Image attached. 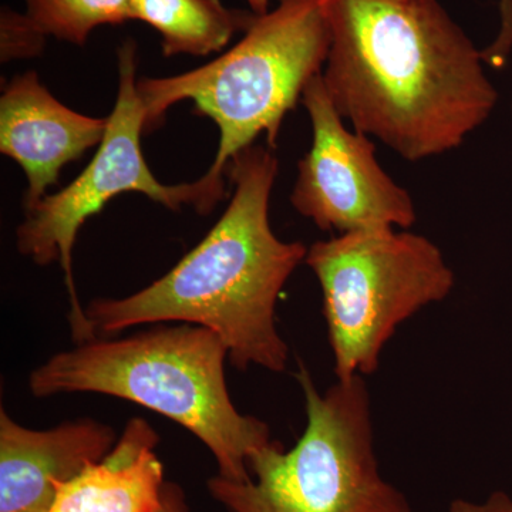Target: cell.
<instances>
[{
	"mask_svg": "<svg viewBox=\"0 0 512 512\" xmlns=\"http://www.w3.org/2000/svg\"><path fill=\"white\" fill-rule=\"evenodd\" d=\"M329 50L322 79L353 130L403 160L463 146L498 92L483 53L439 0H322Z\"/></svg>",
	"mask_w": 512,
	"mask_h": 512,
	"instance_id": "6da1fadb",
	"label": "cell"
},
{
	"mask_svg": "<svg viewBox=\"0 0 512 512\" xmlns=\"http://www.w3.org/2000/svg\"><path fill=\"white\" fill-rule=\"evenodd\" d=\"M227 175L234 197L197 247L140 292L94 299L84 309L94 338L148 323H191L217 333L237 369L284 372L289 350L276 328V302L308 248L272 231L269 200L278 158L269 148L242 151Z\"/></svg>",
	"mask_w": 512,
	"mask_h": 512,
	"instance_id": "7a4b0ae2",
	"label": "cell"
},
{
	"mask_svg": "<svg viewBox=\"0 0 512 512\" xmlns=\"http://www.w3.org/2000/svg\"><path fill=\"white\" fill-rule=\"evenodd\" d=\"M227 359V346L210 329L158 326L57 353L30 373L29 392L37 399L106 394L146 407L201 440L217 461L218 476L244 483L252 480L249 458L274 440L265 421L232 403Z\"/></svg>",
	"mask_w": 512,
	"mask_h": 512,
	"instance_id": "3957f363",
	"label": "cell"
},
{
	"mask_svg": "<svg viewBox=\"0 0 512 512\" xmlns=\"http://www.w3.org/2000/svg\"><path fill=\"white\" fill-rule=\"evenodd\" d=\"M329 42L322 0H279L211 63L178 76L137 80L146 133L163 123L175 103L194 101V113L220 128L217 156L201 178L222 200L224 174L238 154L261 134L276 148L286 114L309 80L322 73Z\"/></svg>",
	"mask_w": 512,
	"mask_h": 512,
	"instance_id": "277c9868",
	"label": "cell"
},
{
	"mask_svg": "<svg viewBox=\"0 0 512 512\" xmlns=\"http://www.w3.org/2000/svg\"><path fill=\"white\" fill-rule=\"evenodd\" d=\"M308 424L285 450L278 441L249 458L252 480L215 476L208 493L228 512H412L406 495L380 476L365 377L320 393L299 363Z\"/></svg>",
	"mask_w": 512,
	"mask_h": 512,
	"instance_id": "5b68a950",
	"label": "cell"
},
{
	"mask_svg": "<svg viewBox=\"0 0 512 512\" xmlns=\"http://www.w3.org/2000/svg\"><path fill=\"white\" fill-rule=\"evenodd\" d=\"M338 380L376 372L396 329L456 285L441 249L396 228L348 232L308 249Z\"/></svg>",
	"mask_w": 512,
	"mask_h": 512,
	"instance_id": "8992f818",
	"label": "cell"
},
{
	"mask_svg": "<svg viewBox=\"0 0 512 512\" xmlns=\"http://www.w3.org/2000/svg\"><path fill=\"white\" fill-rule=\"evenodd\" d=\"M143 134L146 110L137 92L136 45L126 42L119 50L116 106L107 119V131L96 156L73 183L56 194H47L26 210V220L16 231L20 254L37 265L60 262L72 306L70 325L76 345L96 339L80 305L72 268L74 244L84 222L126 192L146 195L173 211L191 205L201 215L210 214L220 202L201 178L190 184H161L141 150Z\"/></svg>",
	"mask_w": 512,
	"mask_h": 512,
	"instance_id": "52a82bcc",
	"label": "cell"
},
{
	"mask_svg": "<svg viewBox=\"0 0 512 512\" xmlns=\"http://www.w3.org/2000/svg\"><path fill=\"white\" fill-rule=\"evenodd\" d=\"M302 104L312 124V146L299 161L293 208L320 231L412 227L416 208L376 157L366 134L350 131L333 106L322 73L306 84Z\"/></svg>",
	"mask_w": 512,
	"mask_h": 512,
	"instance_id": "ba28073f",
	"label": "cell"
},
{
	"mask_svg": "<svg viewBox=\"0 0 512 512\" xmlns=\"http://www.w3.org/2000/svg\"><path fill=\"white\" fill-rule=\"evenodd\" d=\"M106 131L107 119L64 106L35 72L13 77L0 97V151L26 175V210L57 184L64 165L100 146Z\"/></svg>",
	"mask_w": 512,
	"mask_h": 512,
	"instance_id": "9c48e42d",
	"label": "cell"
},
{
	"mask_svg": "<svg viewBox=\"0 0 512 512\" xmlns=\"http://www.w3.org/2000/svg\"><path fill=\"white\" fill-rule=\"evenodd\" d=\"M113 427L93 419L33 430L0 412V512H49L60 487L104 458Z\"/></svg>",
	"mask_w": 512,
	"mask_h": 512,
	"instance_id": "30bf717a",
	"label": "cell"
},
{
	"mask_svg": "<svg viewBox=\"0 0 512 512\" xmlns=\"http://www.w3.org/2000/svg\"><path fill=\"white\" fill-rule=\"evenodd\" d=\"M158 441L146 420H128L104 458L60 487L49 512H158L165 484Z\"/></svg>",
	"mask_w": 512,
	"mask_h": 512,
	"instance_id": "8fae6325",
	"label": "cell"
},
{
	"mask_svg": "<svg viewBox=\"0 0 512 512\" xmlns=\"http://www.w3.org/2000/svg\"><path fill=\"white\" fill-rule=\"evenodd\" d=\"M256 16L221 0H133V20L157 30L165 57L220 52L237 33L247 32Z\"/></svg>",
	"mask_w": 512,
	"mask_h": 512,
	"instance_id": "7c38bea8",
	"label": "cell"
},
{
	"mask_svg": "<svg viewBox=\"0 0 512 512\" xmlns=\"http://www.w3.org/2000/svg\"><path fill=\"white\" fill-rule=\"evenodd\" d=\"M26 15L57 40L84 46L90 35L107 25L133 20V0H25Z\"/></svg>",
	"mask_w": 512,
	"mask_h": 512,
	"instance_id": "4fadbf2b",
	"label": "cell"
},
{
	"mask_svg": "<svg viewBox=\"0 0 512 512\" xmlns=\"http://www.w3.org/2000/svg\"><path fill=\"white\" fill-rule=\"evenodd\" d=\"M47 36L26 12H16L5 6L0 13V59L12 62L16 59H32L42 55Z\"/></svg>",
	"mask_w": 512,
	"mask_h": 512,
	"instance_id": "5bb4252c",
	"label": "cell"
},
{
	"mask_svg": "<svg viewBox=\"0 0 512 512\" xmlns=\"http://www.w3.org/2000/svg\"><path fill=\"white\" fill-rule=\"evenodd\" d=\"M500 32L487 49L481 50L484 63L501 69L507 63L512 50V0H500Z\"/></svg>",
	"mask_w": 512,
	"mask_h": 512,
	"instance_id": "9a60e30c",
	"label": "cell"
},
{
	"mask_svg": "<svg viewBox=\"0 0 512 512\" xmlns=\"http://www.w3.org/2000/svg\"><path fill=\"white\" fill-rule=\"evenodd\" d=\"M448 512H512V498L503 491H495L484 503L454 500Z\"/></svg>",
	"mask_w": 512,
	"mask_h": 512,
	"instance_id": "2e32d148",
	"label": "cell"
},
{
	"mask_svg": "<svg viewBox=\"0 0 512 512\" xmlns=\"http://www.w3.org/2000/svg\"><path fill=\"white\" fill-rule=\"evenodd\" d=\"M158 512H190L187 497L180 485L165 481L163 488V503Z\"/></svg>",
	"mask_w": 512,
	"mask_h": 512,
	"instance_id": "e0dca14e",
	"label": "cell"
},
{
	"mask_svg": "<svg viewBox=\"0 0 512 512\" xmlns=\"http://www.w3.org/2000/svg\"><path fill=\"white\" fill-rule=\"evenodd\" d=\"M248 3L249 10L255 15H265L271 10V0H245Z\"/></svg>",
	"mask_w": 512,
	"mask_h": 512,
	"instance_id": "ac0fdd59",
	"label": "cell"
}]
</instances>
